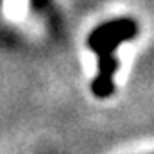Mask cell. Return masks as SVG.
I'll use <instances>...</instances> for the list:
<instances>
[{
    "label": "cell",
    "mask_w": 154,
    "mask_h": 154,
    "mask_svg": "<svg viewBox=\"0 0 154 154\" xmlns=\"http://www.w3.org/2000/svg\"><path fill=\"white\" fill-rule=\"evenodd\" d=\"M136 32V27L129 20H116L97 29L91 38V48L100 56V75L95 81V93L108 95L111 91V74H113V50L122 39L131 38Z\"/></svg>",
    "instance_id": "1"
}]
</instances>
